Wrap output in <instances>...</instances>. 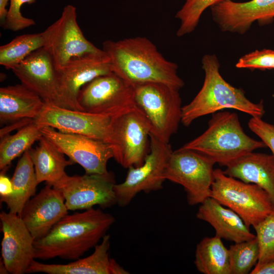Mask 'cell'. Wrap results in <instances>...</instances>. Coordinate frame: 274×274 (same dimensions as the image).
<instances>
[{
    "label": "cell",
    "mask_w": 274,
    "mask_h": 274,
    "mask_svg": "<svg viewBox=\"0 0 274 274\" xmlns=\"http://www.w3.org/2000/svg\"><path fill=\"white\" fill-rule=\"evenodd\" d=\"M115 221L100 209L67 214L45 236L35 240V258L78 259L98 244Z\"/></svg>",
    "instance_id": "1"
},
{
    "label": "cell",
    "mask_w": 274,
    "mask_h": 274,
    "mask_svg": "<svg viewBox=\"0 0 274 274\" xmlns=\"http://www.w3.org/2000/svg\"><path fill=\"white\" fill-rule=\"evenodd\" d=\"M102 49L110 58L112 72L132 85L158 82L179 90L184 85L178 65L167 60L145 37L107 40Z\"/></svg>",
    "instance_id": "2"
},
{
    "label": "cell",
    "mask_w": 274,
    "mask_h": 274,
    "mask_svg": "<svg viewBox=\"0 0 274 274\" xmlns=\"http://www.w3.org/2000/svg\"><path fill=\"white\" fill-rule=\"evenodd\" d=\"M204 79L194 98L182 107L181 123L189 126L195 119L225 109H235L252 117L262 118L265 113L262 102L254 103L245 92L227 82L220 73V63L215 54H207L201 59Z\"/></svg>",
    "instance_id": "3"
},
{
    "label": "cell",
    "mask_w": 274,
    "mask_h": 274,
    "mask_svg": "<svg viewBox=\"0 0 274 274\" xmlns=\"http://www.w3.org/2000/svg\"><path fill=\"white\" fill-rule=\"evenodd\" d=\"M265 147L262 141L246 134L236 113L220 112L213 114L203 133L181 148L196 151L226 166L256 149Z\"/></svg>",
    "instance_id": "4"
},
{
    "label": "cell",
    "mask_w": 274,
    "mask_h": 274,
    "mask_svg": "<svg viewBox=\"0 0 274 274\" xmlns=\"http://www.w3.org/2000/svg\"><path fill=\"white\" fill-rule=\"evenodd\" d=\"M135 107L146 119L150 134L165 143L181 122L182 100L179 89L158 82L132 85Z\"/></svg>",
    "instance_id": "5"
},
{
    "label": "cell",
    "mask_w": 274,
    "mask_h": 274,
    "mask_svg": "<svg viewBox=\"0 0 274 274\" xmlns=\"http://www.w3.org/2000/svg\"><path fill=\"white\" fill-rule=\"evenodd\" d=\"M211 197L237 214L250 227L274 210L268 193L258 185L246 183L214 169Z\"/></svg>",
    "instance_id": "6"
},
{
    "label": "cell",
    "mask_w": 274,
    "mask_h": 274,
    "mask_svg": "<svg viewBox=\"0 0 274 274\" xmlns=\"http://www.w3.org/2000/svg\"><path fill=\"white\" fill-rule=\"evenodd\" d=\"M150 152L143 163L128 169L123 182L114 188L116 204L128 206L140 192L149 193L162 189L164 175L173 152L169 143H165L150 133Z\"/></svg>",
    "instance_id": "7"
},
{
    "label": "cell",
    "mask_w": 274,
    "mask_h": 274,
    "mask_svg": "<svg viewBox=\"0 0 274 274\" xmlns=\"http://www.w3.org/2000/svg\"><path fill=\"white\" fill-rule=\"evenodd\" d=\"M150 129L134 106L112 118L111 143L114 158L126 168L141 165L150 152Z\"/></svg>",
    "instance_id": "8"
},
{
    "label": "cell",
    "mask_w": 274,
    "mask_h": 274,
    "mask_svg": "<svg viewBox=\"0 0 274 274\" xmlns=\"http://www.w3.org/2000/svg\"><path fill=\"white\" fill-rule=\"evenodd\" d=\"M215 163L196 151L180 148L173 151L164 177L183 187L189 205L201 204L211 197Z\"/></svg>",
    "instance_id": "9"
},
{
    "label": "cell",
    "mask_w": 274,
    "mask_h": 274,
    "mask_svg": "<svg viewBox=\"0 0 274 274\" xmlns=\"http://www.w3.org/2000/svg\"><path fill=\"white\" fill-rule=\"evenodd\" d=\"M81 111L114 117L133 107V86L115 73L98 76L78 96Z\"/></svg>",
    "instance_id": "10"
},
{
    "label": "cell",
    "mask_w": 274,
    "mask_h": 274,
    "mask_svg": "<svg viewBox=\"0 0 274 274\" xmlns=\"http://www.w3.org/2000/svg\"><path fill=\"white\" fill-rule=\"evenodd\" d=\"M44 31L46 37L44 47L50 53L56 70L74 58L104 52L85 37L77 22L76 8L72 5L65 6L60 18Z\"/></svg>",
    "instance_id": "11"
},
{
    "label": "cell",
    "mask_w": 274,
    "mask_h": 274,
    "mask_svg": "<svg viewBox=\"0 0 274 274\" xmlns=\"http://www.w3.org/2000/svg\"><path fill=\"white\" fill-rule=\"evenodd\" d=\"M115 177L111 172L83 176H64L52 187L63 197L68 210H87L94 206L101 208L116 204Z\"/></svg>",
    "instance_id": "12"
},
{
    "label": "cell",
    "mask_w": 274,
    "mask_h": 274,
    "mask_svg": "<svg viewBox=\"0 0 274 274\" xmlns=\"http://www.w3.org/2000/svg\"><path fill=\"white\" fill-rule=\"evenodd\" d=\"M56 72L57 106L80 111L78 96L82 87L98 76L113 72L110 58L104 51L74 58Z\"/></svg>",
    "instance_id": "13"
},
{
    "label": "cell",
    "mask_w": 274,
    "mask_h": 274,
    "mask_svg": "<svg viewBox=\"0 0 274 274\" xmlns=\"http://www.w3.org/2000/svg\"><path fill=\"white\" fill-rule=\"evenodd\" d=\"M41 130L43 135L74 163L81 165L86 174L108 172V162L114 158L110 144L85 135L60 132L50 127H41Z\"/></svg>",
    "instance_id": "14"
},
{
    "label": "cell",
    "mask_w": 274,
    "mask_h": 274,
    "mask_svg": "<svg viewBox=\"0 0 274 274\" xmlns=\"http://www.w3.org/2000/svg\"><path fill=\"white\" fill-rule=\"evenodd\" d=\"M39 127H50L60 132L85 135L110 144L112 117L65 109L46 104L33 120Z\"/></svg>",
    "instance_id": "15"
},
{
    "label": "cell",
    "mask_w": 274,
    "mask_h": 274,
    "mask_svg": "<svg viewBox=\"0 0 274 274\" xmlns=\"http://www.w3.org/2000/svg\"><path fill=\"white\" fill-rule=\"evenodd\" d=\"M210 9L213 20L224 32L243 35L255 21L263 25L274 19V0H223Z\"/></svg>",
    "instance_id": "16"
},
{
    "label": "cell",
    "mask_w": 274,
    "mask_h": 274,
    "mask_svg": "<svg viewBox=\"0 0 274 274\" xmlns=\"http://www.w3.org/2000/svg\"><path fill=\"white\" fill-rule=\"evenodd\" d=\"M2 258L9 273L23 274L35 258V238L21 217L10 212L0 214Z\"/></svg>",
    "instance_id": "17"
},
{
    "label": "cell",
    "mask_w": 274,
    "mask_h": 274,
    "mask_svg": "<svg viewBox=\"0 0 274 274\" xmlns=\"http://www.w3.org/2000/svg\"><path fill=\"white\" fill-rule=\"evenodd\" d=\"M11 70L21 83L39 95L46 104L57 105V72L47 50L39 49Z\"/></svg>",
    "instance_id": "18"
},
{
    "label": "cell",
    "mask_w": 274,
    "mask_h": 274,
    "mask_svg": "<svg viewBox=\"0 0 274 274\" xmlns=\"http://www.w3.org/2000/svg\"><path fill=\"white\" fill-rule=\"evenodd\" d=\"M68 211L61 193L47 185L26 202L20 217L36 240L45 236Z\"/></svg>",
    "instance_id": "19"
},
{
    "label": "cell",
    "mask_w": 274,
    "mask_h": 274,
    "mask_svg": "<svg viewBox=\"0 0 274 274\" xmlns=\"http://www.w3.org/2000/svg\"><path fill=\"white\" fill-rule=\"evenodd\" d=\"M110 235L106 234L92 254L67 264H45L35 259L26 273L48 274H127L129 272L110 257Z\"/></svg>",
    "instance_id": "20"
},
{
    "label": "cell",
    "mask_w": 274,
    "mask_h": 274,
    "mask_svg": "<svg viewBox=\"0 0 274 274\" xmlns=\"http://www.w3.org/2000/svg\"><path fill=\"white\" fill-rule=\"evenodd\" d=\"M196 216L209 223L215 229V235L221 239L235 243L256 237L237 214L212 197L201 203Z\"/></svg>",
    "instance_id": "21"
},
{
    "label": "cell",
    "mask_w": 274,
    "mask_h": 274,
    "mask_svg": "<svg viewBox=\"0 0 274 274\" xmlns=\"http://www.w3.org/2000/svg\"><path fill=\"white\" fill-rule=\"evenodd\" d=\"M224 173L246 183L264 189L269 195L274 208V156L251 152L226 166Z\"/></svg>",
    "instance_id": "22"
},
{
    "label": "cell",
    "mask_w": 274,
    "mask_h": 274,
    "mask_svg": "<svg viewBox=\"0 0 274 274\" xmlns=\"http://www.w3.org/2000/svg\"><path fill=\"white\" fill-rule=\"evenodd\" d=\"M45 102L37 93L21 83L0 88V121L11 123L21 120H35Z\"/></svg>",
    "instance_id": "23"
},
{
    "label": "cell",
    "mask_w": 274,
    "mask_h": 274,
    "mask_svg": "<svg viewBox=\"0 0 274 274\" xmlns=\"http://www.w3.org/2000/svg\"><path fill=\"white\" fill-rule=\"evenodd\" d=\"M38 184L45 182L52 186L66 175L65 168L74 163L67 160L51 142L43 136L35 148L29 150Z\"/></svg>",
    "instance_id": "24"
},
{
    "label": "cell",
    "mask_w": 274,
    "mask_h": 274,
    "mask_svg": "<svg viewBox=\"0 0 274 274\" xmlns=\"http://www.w3.org/2000/svg\"><path fill=\"white\" fill-rule=\"evenodd\" d=\"M11 180L12 193L1 197V201L6 204L10 212L20 216L26 202L35 194L39 184L29 150L22 155L18 161Z\"/></svg>",
    "instance_id": "25"
},
{
    "label": "cell",
    "mask_w": 274,
    "mask_h": 274,
    "mask_svg": "<svg viewBox=\"0 0 274 274\" xmlns=\"http://www.w3.org/2000/svg\"><path fill=\"white\" fill-rule=\"evenodd\" d=\"M194 263L203 274H231L229 250L216 235L205 237L197 244Z\"/></svg>",
    "instance_id": "26"
},
{
    "label": "cell",
    "mask_w": 274,
    "mask_h": 274,
    "mask_svg": "<svg viewBox=\"0 0 274 274\" xmlns=\"http://www.w3.org/2000/svg\"><path fill=\"white\" fill-rule=\"evenodd\" d=\"M41 128L33 121L20 128L13 135L1 138L0 143V169L5 172L12 161L39 141L43 136Z\"/></svg>",
    "instance_id": "27"
},
{
    "label": "cell",
    "mask_w": 274,
    "mask_h": 274,
    "mask_svg": "<svg viewBox=\"0 0 274 274\" xmlns=\"http://www.w3.org/2000/svg\"><path fill=\"white\" fill-rule=\"evenodd\" d=\"M46 43L45 31L16 37L0 47V64L11 70L36 50Z\"/></svg>",
    "instance_id": "28"
},
{
    "label": "cell",
    "mask_w": 274,
    "mask_h": 274,
    "mask_svg": "<svg viewBox=\"0 0 274 274\" xmlns=\"http://www.w3.org/2000/svg\"><path fill=\"white\" fill-rule=\"evenodd\" d=\"M229 250L231 274H247L257 264L259 256L257 239L231 245Z\"/></svg>",
    "instance_id": "29"
},
{
    "label": "cell",
    "mask_w": 274,
    "mask_h": 274,
    "mask_svg": "<svg viewBox=\"0 0 274 274\" xmlns=\"http://www.w3.org/2000/svg\"><path fill=\"white\" fill-rule=\"evenodd\" d=\"M223 0H185L177 12L176 18L180 21L177 36L181 37L193 31L206 10Z\"/></svg>",
    "instance_id": "30"
},
{
    "label": "cell",
    "mask_w": 274,
    "mask_h": 274,
    "mask_svg": "<svg viewBox=\"0 0 274 274\" xmlns=\"http://www.w3.org/2000/svg\"><path fill=\"white\" fill-rule=\"evenodd\" d=\"M259 249L260 265L274 260V210L265 219L253 227Z\"/></svg>",
    "instance_id": "31"
},
{
    "label": "cell",
    "mask_w": 274,
    "mask_h": 274,
    "mask_svg": "<svg viewBox=\"0 0 274 274\" xmlns=\"http://www.w3.org/2000/svg\"><path fill=\"white\" fill-rule=\"evenodd\" d=\"M235 67L251 70L274 69V50H256L246 54L238 60Z\"/></svg>",
    "instance_id": "32"
},
{
    "label": "cell",
    "mask_w": 274,
    "mask_h": 274,
    "mask_svg": "<svg viewBox=\"0 0 274 274\" xmlns=\"http://www.w3.org/2000/svg\"><path fill=\"white\" fill-rule=\"evenodd\" d=\"M10 6L7 16L1 26L5 30L17 31L35 24V21L24 17L21 11V6L24 4H31L36 0H10Z\"/></svg>",
    "instance_id": "33"
},
{
    "label": "cell",
    "mask_w": 274,
    "mask_h": 274,
    "mask_svg": "<svg viewBox=\"0 0 274 274\" xmlns=\"http://www.w3.org/2000/svg\"><path fill=\"white\" fill-rule=\"evenodd\" d=\"M248 126L269 148L274 156V125L263 121L261 118L252 117L248 122Z\"/></svg>",
    "instance_id": "34"
},
{
    "label": "cell",
    "mask_w": 274,
    "mask_h": 274,
    "mask_svg": "<svg viewBox=\"0 0 274 274\" xmlns=\"http://www.w3.org/2000/svg\"><path fill=\"white\" fill-rule=\"evenodd\" d=\"M13 191L12 184L11 179L5 174V172L1 173L0 175V195L4 197L11 194Z\"/></svg>",
    "instance_id": "35"
},
{
    "label": "cell",
    "mask_w": 274,
    "mask_h": 274,
    "mask_svg": "<svg viewBox=\"0 0 274 274\" xmlns=\"http://www.w3.org/2000/svg\"><path fill=\"white\" fill-rule=\"evenodd\" d=\"M33 121L32 119H25L21 120L15 122L11 123V125H7L5 127L1 129L0 130V136L1 138H3L4 136L9 134V132L13 131L16 128L20 129L24 126L30 123Z\"/></svg>",
    "instance_id": "36"
},
{
    "label": "cell",
    "mask_w": 274,
    "mask_h": 274,
    "mask_svg": "<svg viewBox=\"0 0 274 274\" xmlns=\"http://www.w3.org/2000/svg\"><path fill=\"white\" fill-rule=\"evenodd\" d=\"M251 274H274V260L262 265H256Z\"/></svg>",
    "instance_id": "37"
},
{
    "label": "cell",
    "mask_w": 274,
    "mask_h": 274,
    "mask_svg": "<svg viewBox=\"0 0 274 274\" xmlns=\"http://www.w3.org/2000/svg\"><path fill=\"white\" fill-rule=\"evenodd\" d=\"M9 0H0V21L1 26L4 22L8 13L6 7Z\"/></svg>",
    "instance_id": "38"
},
{
    "label": "cell",
    "mask_w": 274,
    "mask_h": 274,
    "mask_svg": "<svg viewBox=\"0 0 274 274\" xmlns=\"http://www.w3.org/2000/svg\"><path fill=\"white\" fill-rule=\"evenodd\" d=\"M9 273L3 260H0V273L6 274Z\"/></svg>",
    "instance_id": "39"
}]
</instances>
